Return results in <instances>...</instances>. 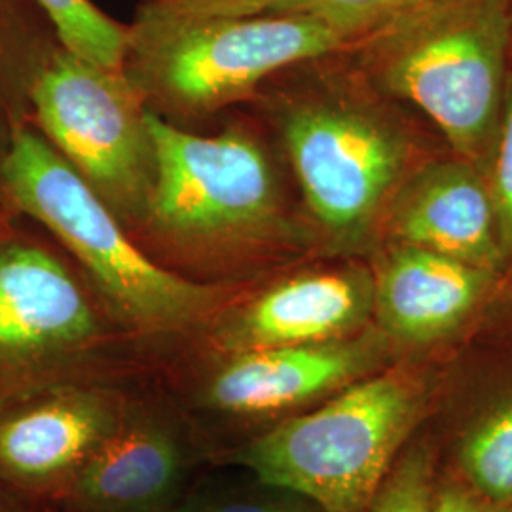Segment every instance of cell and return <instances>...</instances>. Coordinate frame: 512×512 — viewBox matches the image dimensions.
<instances>
[{
    "label": "cell",
    "mask_w": 512,
    "mask_h": 512,
    "mask_svg": "<svg viewBox=\"0 0 512 512\" xmlns=\"http://www.w3.org/2000/svg\"><path fill=\"white\" fill-rule=\"evenodd\" d=\"M154 184L147 215L186 241L264 238L279 226L274 173L241 131L203 137L148 110Z\"/></svg>",
    "instance_id": "cell-7"
},
{
    "label": "cell",
    "mask_w": 512,
    "mask_h": 512,
    "mask_svg": "<svg viewBox=\"0 0 512 512\" xmlns=\"http://www.w3.org/2000/svg\"><path fill=\"white\" fill-rule=\"evenodd\" d=\"M511 14H512V0H511Z\"/></svg>",
    "instance_id": "cell-28"
},
{
    "label": "cell",
    "mask_w": 512,
    "mask_h": 512,
    "mask_svg": "<svg viewBox=\"0 0 512 512\" xmlns=\"http://www.w3.org/2000/svg\"><path fill=\"white\" fill-rule=\"evenodd\" d=\"M437 458L425 425L404 446L368 512H433Z\"/></svg>",
    "instance_id": "cell-18"
},
{
    "label": "cell",
    "mask_w": 512,
    "mask_h": 512,
    "mask_svg": "<svg viewBox=\"0 0 512 512\" xmlns=\"http://www.w3.org/2000/svg\"><path fill=\"white\" fill-rule=\"evenodd\" d=\"M272 2L275 0H145L135 16V23L243 18L264 14Z\"/></svg>",
    "instance_id": "cell-22"
},
{
    "label": "cell",
    "mask_w": 512,
    "mask_h": 512,
    "mask_svg": "<svg viewBox=\"0 0 512 512\" xmlns=\"http://www.w3.org/2000/svg\"><path fill=\"white\" fill-rule=\"evenodd\" d=\"M385 243L452 256L503 277L494 205L482 169L454 158L410 171L387 207Z\"/></svg>",
    "instance_id": "cell-14"
},
{
    "label": "cell",
    "mask_w": 512,
    "mask_h": 512,
    "mask_svg": "<svg viewBox=\"0 0 512 512\" xmlns=\"http://www.w3.org/2000/svg\"><path fill=\"white\" fill-rule=\"evenodd\" d=\"M63 48L37 0H0V154L16 128L31 122V90Z\"/></svg>",
    "instance_id": "cell-16"
},
{
    "label": "cell",
    "mask_w": 512,
    "mask_h": 512,
    "mask_svg": "<svg viewBox=\"0 0 512 512\" xmlns=\"http://www.w3.org/2000/svg\"><path fill=\"white\" fill-rule=\"evenodd\" d=\"M0 512H10V509H8V507H6L2 501H0Z\"/></svg>",
    "instance_id": "cell-26"
},
{
    "label": "cell",
    "mask_w": 512,
    "mask_h": 512,
    "mask_svg": "<svg viewBox=\"0 0 512 512\" xmlns=\"http://www.w3.org/2000/svg\"><path fill=\"white\" fill-rule=\"evenodd\" d=\"M54 25L59 44L82 59L112 71H124L129 25L110 18L92 0H37Z\"/></svg>",
    "instance_id": "cell-17"
},
{
    "label": "cell",
    "mask_w": 512,
    "mask_h": 512,
    "mask_svg": "<svg viewBox=\"0 0 512 512\" xmlns=\"http://www.w3.org/2000/svg\"><path fill=\"white\" fill-rule=\"evenodd\" d=\"M145 99L124 71L59 48L31 90V122L110 209L147 213L154 150Z\"/></svg>",
    "instance_id": "cell-5"
},
{
    "label": "cell",
    "mask_w": 512,
    "mask_h": 512,
    "mask_svg": "<svg viewBox=\"0 0 512 512\" xmlns=\"http://www.w3.org/2000/svg\"><path fill=\"white\" fill-rule=\"evenodd\" d=\"M0 207L52 232L131 327L183 330L222 300L217 287L173 274L137 249L107 202L33 122L16 128L0 154Z\"/></svg>",
    "instance_id": "cell-3"
},
{
    "label": "cell",
    "mask_w": 512,
    "mask_h": 512,
    "mask_svg": "<svg viewBox=\"0 0 512 512\" xmlns=\"http://www.w3.org/2000/svg\"><path fill=\"white\" fill-rule=\"evenodd\" d=\"M99 334L88 296L65 264L19 232L0 234V395L61 378Z\"/></svg>",
    "instance_id": "cell-9"
},
{
    "label": "cell",
    "mask_w": 512,
    "mask_h": 512,
    "mask_svg": "<svg viewBox=\"0 0 512 512\" xmlns=\"http://www.w3.org/2000/svg\"><path fill=\"white\" fill-rule=\"evenodd\" d=\"M351 48L385 93L421 110L458 158L482 167L511 76V0H425Z\"/></svg>",
    "instance_id": "cell-2"
},
{
    "label": "cell",
    "mask_w": 512,
    "mask_h": 512,
    "mask_svg": "<svg viewBox=\"0 0 512 512\" xmlns=\"http://www.w3.org/2000/svg\"><path fill=\"white\" fill-rule=\"evenodd\" d=\"M167 512H327L293 490L256 480L255 488L232 494L203 495Z\"/></svg>",
    "instance_id": "cell-21"
},
{
    "label": "cell",
    "mask_w": 512,
    "mask_h": 512,
    "mask_svg": "<svg viewBox=\"0 0 512 512\" xmlns=\"http://www.w3.org/2000/svg\"><path fill=\"white\" fill-rule=\"evenodd\" d=\"M6 219V211H4V209H2V207H0V220H4ZM4 230H6V228H4V226H2V222H0V234H2V232H4Z\"/></svg>",
    "instance_id": "cell-25"
},
{
    "label": "cell",
    "mask_w": 512,
    "mask_h": 512,
    "mask_svg": "<svg viewBox=\"0 0 512 512\" xmlns=\"http://www.w3.org/2000/svg\"><path fill=\"white\" fill-rule=\"evenodd\" d=\"M433 512H512V505L478 494L456 478L437 471Z\"/></svg>",
    "instance_id": "cell-24"
},
{
    "label": "cell",
    "mask_w": 512,
    "mask_h": 512,
    "mask_svg": "<svg viewBox=\"0 0 512 512\" xmlns=\"http://www.w3.org/2000/svg\"><path fill=\"white\" fill-rule=\"evenodd\" d=\"M480 169L494 205L497 238L505 268L503 277H507L512 275V71L499 126Z\"/></svg>",
    "instance_id": "cell-20"
},
{
    "label": "cell",
    "mask_w": 512,
    "mask_h": 512,
    "mask_svg": "<svg viewBox=\"0 0 512 512\" xmlns=\"http://www.w3.org/2000/svg\"><path fill=\"white\" fill-rule=\"evenodd\" d=\"M374 281L366 266L287 277L228 313L217 329L224 353L308 346L353 336L372 325Z\"/></svg>",
    "instance_id": "cell-13"
},
{
    "label": "cell",
    "mask_w": 512,
    "mask_h": 512,
    "mask_svg": "<svg viewBox=\"0 0 512 512\" xmlns=\"http://www.w3.org/2000/svg\"><path fill=\"white\" fill-rule=\"evenodd\" d=\"M351 46L334 27L304 14L133 21L124 73L143 99L183 114H207L281 69Z\"/></svg>",
    "instance_id": "cell-4"
},
{
    "label": "cell",
    "mask_w": 512,
    "mask_h": 512,
    "mask_svg": "<svg viewBox=\"0 0 512 512\" xmlns=\"http://www.w3.org/2000/svg\"><path fill=\"white\" fill-rule=\"evenodd\" d=\"M188 471V450L160 410L131 403L61 497L76 512H167Z\"/></svg>",
    "instance_id": "cell-15"
},
{
    "label": "cell",
    "mask_w": 512,
    "mask_h": 512,
    "mask_svg": "<svg viewBox=\"0 0 512 512\" xmlns=\"http://www.w3.org/2000/svg\"><path fill=\"white\" fill-rule=\"evenodd\" d=\"M370 270L372 323L404 355L459 348L501 281L475 264L399 243H385Z\"/></svg>",
    "instance_id": "cell-12"
},
{
    "label": "cell",
    "mask_w": 512,
    "mask_h": 512,
    "mask_svg": "<svg viewBox=\"0 0 512 512\" xmlns=\"http://www.w3.org/2000/svg\"><path fill=\"white\" fill-rule=\"evenodd\" d=\"M285 147L313 219L340 253H359L382 230L408 175L401 131L348 103H308L289 112Z\"/></svg>",
    "instance_id": "cell-6"
},
{
    "label": "cell",
    "mask_w": 512,
    "mask_h": 512,
    "mask_svg": "<svg viewBox=\"0 0 512 512\" xmlns=\"http://www.w3.org/2000/svg\"><path fill=\"white\" fill-rule=\"evenodd\" d=\"M475 336L492 342V346L512 348V275L501 277L467 340Z\"/></svg>",
    "instance_id": "cell-23"
},
{
    "label": "cell",
    "mask_w": 512,
    "mask_h": 512,
    "mask_svg": "<svg viewBox=\"0 0 512 512\" xmlns=\"http://www.w3.org/2000/svg\"><path fill=\"white\" fill-rule=\"evenodd\" d=\"M126 395L55 378L0 395V488L61 499L128 412Z\"/></svg>",
    "instance_id": "cell-8"
},
{
    "label": "cell",
    "mask_w": 512,
    "mask_h": 512,
    "mask_svg": "<svg viewBox=\"0 0 512 512\" xmlns=\"http://www.w3.org/2000/svg\"><path fill=\"white\" fill-rule=\"evenodd\" d=\"M425 429L439 473L512 505V348L454 349Z\"/></svg>",
    "instance_id": "cell-11"
},
{
    "label": "cell",
    "mask_w": 512,
    "mask_h": 512,
    "mask_svg": "<svg viewBox=\"0 0 512 512\" xmlns=\"http://www.w3.org/2000/svg\"><path fill=\"white\" fill-rule=\"evenodd\" d=\"M59 512H76V511H69V509H65V511H59Z\"/></svg>",
    "instance_id": "cell-27"
},
{
    "label": "cell",
    "mask_w": 512,
    "mask_h": 512,
    "mask_svg": "<svg viewBox=\"0 0 512 512\" xmlns=\"http://www.w3.org/2000/svg\"><path fill=\"white\" fill-rule=\"evenodd\" d=\"M425 0H275L264 14H304L321 19L351 44Z\"/></svg>",
    "instance_id": "cell-19"
},
{
    "label": "cell",
    "mask_w": 512,
    "mask_h": 512,
    "mask_svg": "<svg viewBox=\"0 0 512 512\" xmlns=\"http://www.w3.org/2000/svg\"><path fill=\"white\" fill-rule=\"evenodd\" d=\"M452 351L406 355L266 427L232 461L327 512H368L395 459L429 420Z\"/></svg>",
    "instance_id": "cell-1"
},
{
    "label": "cell",
    "mask_w": 512,
    "mask_h": 512,
    "mask_svg": "<svg viewBox=\"0 0 512 512\" xmlns=\"http://www.w3.org/2000/svg\"><path fill=\"white\" fill-rule=\"evenodd\" d=\"M406 357L374 323L321 344L230 353L202 389L203 408L274 425Z\"/></svg>",
    "instance_id": "cell-10"
}]
</instances>
